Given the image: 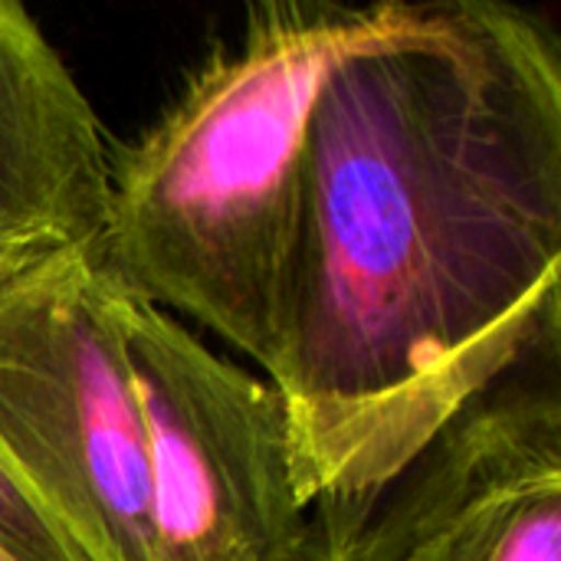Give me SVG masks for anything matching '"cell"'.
Wrapping results in <instances>:
<instances>
[{"instance_id":"obj_2","label":"cell","mask_w":561,"mask_h":561,"mask_svg":"<svg viewBox=\"0 0 561 561\" xmlns=\"http://www.w3.org/2000/svg\"><path fill=\"white\" fill-rule=\"evenodd\" d=\"M385 3L273 0L112 158L102 253L118 283L184 312L263 371L276 362L316 92Z\"/></svg>"},{"instance_id":"obj_3","label":"cell","mask_w":561,"mask_h":561,"mask_svg":"<svg viewBox=\"0 0 561 561\" xmlns=\"http://www.w3.org/2000/svg\"><path fill=\"white\" fill-rule=\"evenodd\" d=\"M102 243L0 276V463L79 561H158Z\"/></svg>"},{"instance_id":"obj_1","label":"cell","mask_w":561,"mask_h":561,"mask_svg":"<svg viewBox=\"0 0 561 561\" xmlns=\"http://www.w3.org/2000/svg\"><path fill=\"white\" fill-rule=\"evenodd\" d=\"M561 43L503 0L385 3L329 66L276 362L306 516L342 561L463 411L559 348Z\"/></svg>"},{"instance_id":"obj_7","label":"cell","mask_w":561,"mask_h":561,"mask_svg":"<svg viewBox=\"0 0 561 561\" xmlns=\"http://www.w3.org/2000/svg\"><path fill=\"white\" fill-rule=\"evenodd\" d=\"M0 546L20 561H79L0 463Z\"/></svg>"},{"instance_id":"obj_4","label":"cell","mask_w":561,"mask_h":561,"mask_svg":"<svg viewBox=\"0 0 561 561\" xmlns=\"http://www.w3.org/2000/svg\"><path fill=\"white\" fill-rule=\"evenodd\" d=\"M118 332L148 437L158 561H302L276 388L118 283Z\"/></svg>"},{"instance_id":"obj_6","label":"cell","mask_w":561,"mask_h":561,"mask_svg":"<svg viewBox=\"0 0 561 561\" xmlns=\"http://www.w3.org/2000/svg\"><path fill=\"white\" fill-rule=\"evenodd\" d=\"M108 204L95 105L39 23L0 0V276L99 247Z\"/></svg>"},{"instance_id":"obj_5","label":"cell","mask_w":561,"mask_h":561,"mask_svg":"<svg viewBox=\"0 0 561 561\" xmlns=\"http://www.w3.org/2000/svg\"><path fill=\"white\" fill-rule=\"evenodd\" d=\"M536 358L417 454L342 561H561V398Z\"/></svg>"}]
</instances>
